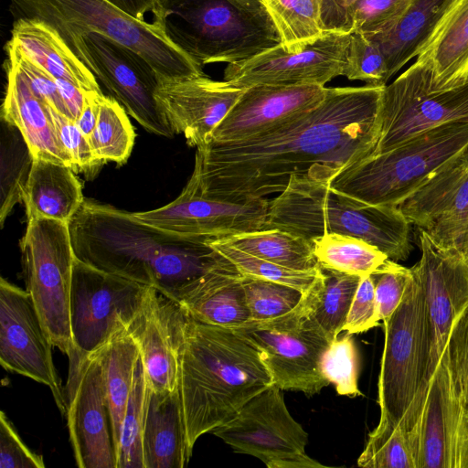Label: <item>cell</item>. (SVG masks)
Returning a JSON list of instances; mask_svg holds the SVG:
<instances>
[{
	"label": "cell",
	"instance_id": "6da1fadb",
	"mask_svg": "<svg viewBox=\"0 0 468 468\" xmlns=\"http://www.w3.org/2000/svg\"><path fill=\"white\" fill-rule=\"evenodd\" d=\"M384 87L327 88L318 105L263 133L233 143L208 141L197 148L184 190L239 201L281 193L292 176L330 182L374 153Z\"/></svg>",
	"mask_w": 468,
	"mask_h": 468
},
{
	"label": "cell",
	"instance_id": "7a4b0ae2",
	"mask_svg": "<svg viewBox=\"0 0 468 468\" xmlns=\"http://www.w3.org/2000/svg\"><path fill=\"white\" fill-rule=\"evenodd\" d=\"M69 229L77 259L179 303L206 275L238 271L207 239L164 230L96 201L84 199Z\"/></svg>",
	"mask_w": 468,
	"mask_h": 468
},
{
	"label": "cell",
	"instance_id": "3957f363",
	"mask_svg": "<svg viewBox=\"0 0 468 468\" xmlns=\"http://www.w3.org/2000/svg\"><path fill=\"white\" fill-rule=\"evenodd\" d=\"M274 385L255 346L232 328L190 317L179 355V392L187 448L227 423L251 398Z\"/></svg>",
	"mask_w": 468,
	"mask_h": 468
},
{
	"label": "cell",
	"instance_id": "277c9868",
	"mask_svg": "<svg viewBox=\"0 0 468 468\" xmlns=\"http://www.w3.org/2000/svg\"><path fill=\"white\" fill-rule=\"evenodd\" d=\"M329 181L292 176L270 201L262 229H278L309 240L328 233L352 236L394 261L410 256V223L397 206H372L333 188Z\"/></svg>",
	"mask_w": 468,
	"mask_h": 468
},
{
	"label": "cell",
	"instance_id": "5b68a950",
	"mask_svg": "<svg viewBox=\"0 0 468 468\" xmlns=\"http://www.w3.org/2000/svg\"><path fill=\"white\" fill-rule=\"evenodd\" d=\"M168 37L196 63L242 62L282 44L262 0H161Z\"/></svg>",
	"mask_w": 468,
	"mask_h": 468
},
{
	"label": "cell",
	"instance_id": "8992f818",
	"mask_svg": "<svg viewBox=\"0 0 468 468\" xmlns=\"http://www.w3.org/2000/svg\"><path fill=\"white\" fill-rule=\"evenodd\" d=\"M18 17L51 26L68 44L90 32L113 38L143 56L157 80L204 74L167 36L165 27L136 19L108 0H11Z\"/></svg>",
	"mask_w": 468,
	"mask_h": 468
},
{
	"label": "cell",
	"instance_id": "52a82bcc",
	"mask_svg": "<svg viewBox=\"0 0 468 468\" xmlns=\"http://www.w3.org/2000/svg\"><path fill=\"white\" fill-rule=\"evenodd\" d=\"M468 148V123L420 133L337 174L330 186L362 203L398 206Z\"/></svg>",
	"mask_w": 468,
	"mask_h": 468
},
{
	"label": "cell",
	"instance_id": "ba28073f",
	"mask_svg": "<svg viewBox=\"0 0 468 468\" xmlns=\"http://www.w3.org/2000/svg\"><path fill=\"white\" fill-rule=\"evenodd\" d=\"M410 270L400 304L382 321L385 336L378 383L380 414L399 423L407 432L419 414L429 383L424 297Z\"/></svg>",
	"mask_w": 468,
	"mask_h": 468
},
{
	"label": "cell",
	"instance_id": "9c48e42d",
	"mask_svg": "<svg viewBox=\"0 0 468 468\" xmlns=\"http://www.w3.org/2000/svg\"><path fill=\"white\" fill-rule=\"evenodd\" d=\"M20 248L26 290L53 346L69 358L76 351L69 318L76 257L69 222L48 218L28 221Z\"/></svg>",
	"mask_w": 468,
	"mask_h": 468
},
{
	"label": "cell",
	"instance_id": "30bf717a",
	"mask_svg": "<svg viewBox=\"0 0 468 468\" xmlns=\"http://www.w3.org/2000/svg\"><path fill=\"white\" fill-rule=\"evenodd\" d=\"M149 288L75 258L69 318L76 351L69 362L86 360L128 330Z\"/></svg>",
	"mask_w": 468,
	"mask_h": 468
},
{
	"label": "cell",
	"instance_id": "8fae6325",
	"mask_svg": "<svg viewBox=\"0 0 468 468\" xmlns=\"http://www.w3.org/2000/svg\"><path fill=\"white\" fill-rule=\"evenodd\" d=\"M458 122L468 123V78L452 87L433 88L428 71L415 61L383 89L379 138L371 155L431 129Z\"/></svg>",
	"mask_w": 468,
	"mask_h": 468
},
{
	"label": "cell",
	"instance_id": "7c38bea8",
	"mask_svg": "<svg viewBox=\"0 0 468 468\" xmlns=\"http://www.w3.org/2000/svg\"><path fill=\"white\" fill-rule=\"evenodd\" d=\"M258 349L274 385L307 396L328 386L321 360L330 342L303 314L300 303L290 313L232 328Z\"/></svg>",
	"mask_w": 468,
	"mask_h": 468
},
{
	"label": "cell",
	"instance_id": "4fadbf2b",
	"mask_svg": "<svg viewBox=\"0 0 468 468\" xmlns=\"http://www.w3.org/2000/svg\"><path fill=\"white\" fill-rule=\"evenodd\" d=\"M68 46L145 130L169 138L175 135L154 97L157 74L143 56L98 32Z\"/></svg>",
	"mask_w": 468,
	"mask_h": 468
},
{
	"label": "cell",
	"instance_id": "5bb4252c",
	"mask_svg": "<svg viewBox=\"0 0 468 468\" xmlns=\"http://www.w3.org/2000/svg\"><path fill=\"white\" fill-rule=\"evenodd\" d=\"M407 433L416 468H468V407L454 383L445 350Z\"/></svg>",
	"mask_w": 468,
	"mask_h": 468
},
{
	"label": "cell",
	"instance_id": "9a60e30c",
	"mask_svg": "<svg viewBox=\"0 0 468 468\" xmlns=\"http://www.w3.org/2000/svg\"><path fill=\"white\" fill-rule=\"evenodd\" d=\"M52 343L27 290L0 281V363L6 370L48 386L60 412L67 401L56 371Z\"/></svg>",
	"mask_w": 468,
	"mask_h": 468
},
{
	"label": "cell",
	"instance_id": "2e32d148",
	"mask_svg": "<svg viewBox=\"0 0 468 468\" xmlns=\"http://www.w3.org/2000/svg\"><path fill=\"white\" fill-rule=\"evenodd\" d=\"M419 230L421 255L411 268L424 297L430 380L455 320L468 304V264L457 248L441 245Z\"/></svg>",
	"mask_w": 468,
	"mask_h": 468
},
{
	"label": "cell",
	"instance_id": "e0dca14e",
	"mask_svg": "<svg viewBox=\"0 0 468 468\" xmlns=\"http://www.w3.org/2000/svg\"><path fill=\"white\" fill-rule=\"evenodd\" d=\"M350 33L324 31L300 50L291 51L282 44L250 59L228 64L223 80L246 89L254 85L324 86L343 76Z\"/></svg>",
	"mask_w": 468,
	"mask_h": 468
},
{
	"label": "cell",
	"instance_id": "ac0fdd59",
	"mask_svg": "<svg viewBox=\"0 0 468 468\" xmlns=\"http://www.w3.org/2000/svg\"><path fill=\"white\" fill-rule=\"evenodd\" d=\"M69 440L80 468H117L111 415L99 354L69 362L64 390Z\"/></svg>",
	"mask_w": 468,
	"mask_h": 468
},
{
	"label": "cell",
	"instance_id": "d6986e66",
	"mask_svg": "<svg viewBox=\"0 0 468 468\" xmlns=\"http://www.w3.org/2000/svg\"><path fill=\"white\" fill-rule=\"evenodd\" d=\"M211 433L235 452L252 455L268 467L293 454L305 453L308 435L287 409L282 389L272 385Z\"/></svg>",
	"mask_w": 468,
	"mask_h": 468
},
{
	"label": "cell",
	"instance_id": "ffe728a7",
	"mask_svg": "<svg viewBox=\"0 0 468 468\" xmlns=\"http://www.w3.org/2000/svg\"><path fill=\"white\" fill-rule=\"evenodd\" d=\"M270 200L265 197L229 201L184 189L172 202L148 211L134 212L142 221L182 236L214 239L264 228Z\"/></svg>",
	"mask_w": 468,
	"mask_h": 468
},
{
	"label": "cell",
	"instance_id": "44dd1931",
	"mask_svg": "<svg viewBox=\"0 0 468 468\" xmlns=\"http://www.w3.org/2000/svg\"><path fill=\"white\" fill-rule=\"evenodd\" d=\"M189 314L177 302L150 287L128 328L140 351L150 388L158 393L179 387V355Z\"/></svg>",
	"mask_w": 468,
	"mask_h": 468
},
{
	"label": "cell",
	"instance_id": "7402d4cb",
	"mask_svg": "<svg viewBox=\"0 0 468 468\" xmlns=\"http://www.w3.org/2000/svg\"><path fill=\"white\" fill-rule=\"evenodd\" d=\"M244 90L205 74L158 80L154 97L175 134L190 146L207 144Z\"/></svg>",
	"mask_w": 468,
	"mask_h": 468
},
{
	"label": "cell",
	"instance_id": "603a6c76",
	"mask_svg": "<svg viewBox=\"0 0 468 468\" xmlns=\"http://www.w3.org/2000/svg\"><path fill=\"white\" fill-rule=\"evenodd\" d=\"M397 207L436 242L457 248L468 223V148Z\"/></svg>",
	"mask_w": 468,
	"mask_h": 468
},
{
	"label": "cell",
	"instance_id": "cb8c5ba5",
	"mask_svg": "<svg viewBox=\"0 0 468 468\" xmlns=\"http://www.w3.org/2000/svg\"><path fill=\"white\" fill-rule=\"evenodd\" d=\"M326 90L316 84L246 88L208 141L233 143L263 133L318 105Z\"/></svg>",
	"mask_w": 468,
	"mask_h": 468
},
{
	"label": "cell",
	"instance_id": "d4e9b609",
	"mask_svg": "<svg viewBox=\"0 0 468 468\" xmlns=\"http://www.w3.org/2000/svg\"><path fill=\"white\" fill-rule=\"evenodd\" d=\"M6 76L1 117L22 133L34 159H44L72 168L69 154L61 145L48 105L31 90L24 76L9 61L4 65Z\"/></svg>",
	"mask_w": 468,
	"mask_h": 468
},
{
	"label": "cell",
	"instance_id": "484cf974",
	"mask_svg": "<svg viewBox=\"0 0 468 468\" xmlns=\"http://www.w3.org/2000/svg\"><path fill=\"white\" fill-rule=\"evenodd\" d=\"M433 88L468 78V0H453L417 56Z\"/></svg>",
	"mask_w": 468,
	"mask_h": 468
},
{
	"label": "cell",
	"instance_id": "4316f807",
	"mask_svg": "<svg viewBox=\"0 0 468 468\" xmlns=\"http://www.w3.org/2000/svg\"><path fill=\"white\" fill-rule=\"evenodd\" d=\"M11 40L43 69L56 79L70 82L85 93H101L98 80L60 35L37 18L18 17Z\"/></svg>",
	"mask_w": 468,
	"mask_h": 468
},
{
	"label": "cell",
	"instance_id": "83f0119b",
	"mask_svg": "<svg viewBox=\"0 0 468 468\" xmlns=\"http://www.w3.org/2000/svg\"><path fill=\"white\" fill-rule=\"evenodd\" d=\"M144 468H183L191 454L179 388L158 393L150 388L143 435Z\"/></svg>",
	"mask_w": 468,
	"mask_h": 468
},
{
	"label": "cell",
	"instance_id": "f1b7e54d",
	"mask_svg": "<svg viewBox=\"0 0 468 468\" xmlns=\"http://www.w3.org/2000/svg\"><path fill=\"white\" fill-rule=\"evenodd\" d=\"M74 173L70 166L34 159L23 197L27 222L70 220L84 201L82 186Z\"/></svg>",
	"mask_w": 468,
	"mask_h": 468
},
{
	"label": "cell",
	"instance_id": "f546056e",
	"mask_svg": "<svg viewBox=\"0 0 468 468\" xmlns=\"http://www.w3.org/2000/svg\"><path fill=\"white\" fill-rule=\"evenodd\" d=\"M239 271H218L206 275L180 302L194 320L236 328L251 320Z\"/></svg>",
	"mask_w": 468,
	"mask_h": 468
},
{
	"label": "cell",
	"instance_id": "4dcf8cb0",
	"mask_svg": "<svg viewBox=\"0 0 468 468\" xmlns=\"http://www.w3.org/2000/svg\"><path fill=\"white\" fill-rule=\"evenodd\" d=\"M453 0H412L389 29L365 35L381 49L391 78L417 57Z\"/></svg>",
	"mask_w": 468,
	"mask_h": 468
},
{
	"label": "cell",
	"instance_id": "1f68e13d",
	"mask_svg": "<svg viewBox=\"0 0 468 468\" xmlns=\"http://www.w3.org/2000/svg\"><path fill=\"white\" fill-rule=\"evenodd\" d=\"M360 279L319 264L314 281L303 292L300 302L303 316L330 343L343 331Z\"/></svg>",
	"mask_w": 468,
	"mask_h": 468
},
{
	"label": "cell",
	"instance_id": "d6a6232c",
	"mask_svg": "<svg viewBox=\"0 0 468 468\" xmlns=\"http://www.w3.org/2000/svg\"><path fill=\"white\" fill-rule=\"evenodd\" d=\"M98 354L118 462L122 421L133 388L140 351L134 338L126 330L114 336Z\"/></svg>",
	"mask_w": 468,
	"mask_h": 468
},
{
	"label": "cell",
	"instance_id": "836d02e7",
	"mask_svg": "<svg viewBox=\"0 0 468 468\" xmlns=\"http://www.w3.org/2000/svg\"><path fill=\"white\" fill-rule=\"evenodd\" d=\"M223 239L242 251L292 270L312 271L319 265L313 241L285 230L260 229Z\"/></svg>",
	"mask_w": 468,
	"mask_h": 468
},
{
	"label": "cell",
	"instance_id": "e575fe53",
	"mask_svg": "<svg viewBox=\"0 0 468 468\" xmlns=\"http://www.w3.org/2000/svg\"><path fill=\"white\" fill-rule=\"evenodd\" d=\"M0 225L14 207L23 201L34 157L16 126L1 117Z\"/></svg>",
	"mask_w": 468,
	"mask_h": 468
},
{
	"label": "cell",
	"instance_id": "d590c367",
	"mask_svg": "<svg viewBox=\"0 0 468 468\" xmlns=\"http://www.w3.org/2000/svg\"><path fill=\"white\" fill-rule=\"evenodd\" d=\"M312 241L320 265L347 274L371 275L388 259L377 247L352 236L328 233Z\"/></svg>",
	"mask_w": 468,
	"mask_h": 468
},
{
	"label": "cell",
	"instance_id": "8d00e7d4",
	"mask_svg": "<svg viewBox=\"0 0 468 468\" xmlns=\"http://www.w3.org/2000/svg\"><path fill=\"white\" fill-rule=\"evenodd\" d=\"M134 138L125 109L114 98L101 94L97 124L89 137L94 156L102 164H123L131 155Z\"/></svg>",
	"mask_w": 468,
	"mask_h": 468
},
{
	"label": "cell",
	"instance_id": "74e56055",
	"mask_svg": "<svg viewBox=\"0 0 468 468\" xmlns=\"http://www.w3.org/2000/svg\"><path fill=\"white\" fill-rule=\"evenodd\" d=\"M284 48L300 50L324 31L320 0H262Z\"/></svg>",
	"mask_w": 468,
	"mask_h": 468
},
{
	"label": "cell",
	"instance_id": "f35d334b",
	"mask_svg": "<svg viewBox=\"0 0 468 468\" xmlns=\"http://www.w3.org/2000/svg\"><path fill=\"white\" fill-rule=\"evenodd\" d=\"M357 465L365 468H416L407 431L399 423L380 414L378 424L368 434Z\"/></svg>",
	"mask_w": 468,
	"mask_h": 468
},
{
	"label": "cell",
	"instance_id": "ab89813d",
	"mask_svg": "<svg viewBox=\"0 0 468 468\" xmlns=\"http://www.w3.org/2000/svg\"><path fill=\"white\" fill-rule=\"evenodd\" d=\"M150 387L143 363H137L133 385L122 421L117 468H144L143 435Z\"/></svg>",
	"mask_w": 468,
	"mask_h": 468
},
{
	"label": "cell",
	"instance_id": "60d3db41",
	"mask_svg": "<svg viewBox=\"0 0 468 468\" xmlns=\"http://www.w3.org/2000/svg\"><path fill=\"white\" fill-rule=\"evenodd\" d=\"M207 242L244 276L286 284L305 292L317 274L318 267L312 271L292 270L242 251L223 238Z\"/></svg>",
	"mask_w": 468,
	"mask_h": 468
},
{
	"label": "cell",
	"instance_id": "b9f144b4",
	"mask_svg": "<svg viewBox=\"0 0 468 468\" xmlns=\"http://www.w3.org/2000/svg\"><path fill=\"white\" fill-rule=\"evenodd\" d=\"M252 321L282 316L301 302L303 292L294 287L262 279L241 276Z\"/></svg>",
	"mask_w": 468,
	"mask_h": 468
},
{
	"label": "cell",
	"instance_id": "7bdbcfd3",
	"mask_svg": "<svg viewBox=\"0 0 468 468\" xmlns=\"http://www.w3.org/2000/svg\"><path fill=\"white\" fill-rule=\"evenodd\" d=\"M352 335L346 332L333 340L321 360L324 377L335 385L339 395L347 397L362 395L358 388L359 356Z\"/></svg>",
	"mask_w": 468,
	"mask_h": 468
},
{
	"label": "cell",
	"instance_id": "ee69618b",
	"mask_svg": "<svg viewBox=\"0 0 468 468\" xmlns=\"http://www.w3.org/2000/svg\"><path fill=\"white\" fill-rule=\"evenodd\" d=\"M343 76L373 86H386L390 79L379 47L358 31L350 33Z\"/></svg>",
	"mask_w": 468,
	"mask_h": 468
},
{
	"label": "cell",
	"instance_id": "f6af8a7d",
	"mask_svg": "<svg viewBox=\"0 0 468 468\" xmlns=\"http://www.w3.org/2000/svg\"><path fill=\"white\" fill-rule=\"evenodd\" d=\"M412 0H356L350 8L346 33L373 35L391 28Z\"/></svg>",
	"mask_w": 468,
	"mask_h": 468
},
{
	"label": "cell",
	"instance_id": "bcb514c9",
	"mask_svg": "<svg viewBox=\"0 0 468 468\" xmlns=\"http://www.w3.org/2000/svg\"><path fill=\"white\" fill-rule=\"evenodd\" d=\"M48 108L58 140L71 158L72 169L87 177L93 176L103 164L94 156L88 137L73 120L50 106Z\"/></svg>",
	"mask_w": 468,
	"mask_h": 468
},
{
	"label": "cell",
	"instance_id": "7dc6e473",
	"mask_svg": "<svg viewBox=\"0 0 468 468\" xmlns=\"http://www.w3.org/2000/svg\"><path fill=\"white\" fill-rule=\"evenodd\" d=\"M410 276V268L389 259L371 274L380 321L389 317L399 307Z\"/></svg>",
	"mask_w": 468,
	"mask_h": 468
},
{
	"label": "cell",
	"instance_id": "c3c4849f",
	"mask_svg": "<svg viewBox=\"0 0 468 468\" xmlns=\"http://www.w3.org/2000/svg\"><path fill=\"white\" fill-rule=\"evenodd\" d=\"M445 352L454 383L468 407V304L451 329Z\"/></svg>",
	"mask_w": 468,
	"mask_h": 468
},
{
	"label": "cell",
	"instance_id": "681fc988",
	"mask_svg": "<svg viewBox=\"0 0 468 468\" xmlns=\"http://www.w3.org/2000/svg\"><path fill=\"white\" fill-rule=\"evenodd\" d=\"M379 322L373 279L371 275L361 277L343 331L360 334L378 326Z\"/></svg>",
	"mask_w": 468,
	"mask_h": 468
},
{
	"label": "cell",
	"instance_id": "f907efd6",
	"mask_svg": "<svg viewBox=\"0 0 468 468\" xmlns=\"http://www.w3.org/2000/svg\"><path fill=\"white\" fill-rule=\"evenodd\" d=\"M43 457L23 442L4 411L0 413V468H44Z\"/></svg>",
	"mask_w": 468,
	"mask_h": 468
},
{
	"label": "cell",
	"instance_id": "816d5d0a",
	"mask_svg": "<svg viewBox=\"0 0 468 468\" xmlns=\"http://www.w3.org/2000/svg\"><path fill=\"white\" fill-rule=\"evenodd\" d=\"M356 0H320L324 31L346 33L348 14Z\"/></svg>",
	"mask_w": 468,
	"mask_h": 468
},
{
	"label": "cell",
	"instance_id": "f5cc1de1",
	"mask_svg": "<svg viewBox=\"0 0 468 468\" xmlns=\"http://www.w3.org/2000/svg\"><path fill=\"white\" fill-rule=\"evenodd\" d=\"M57 82L70 117L76 122L86 104L87 93L69 81L57 79Z\"/></svg>",
	"mask_w": 468,
	"mask_h": 468
},
{
	"label": "cell",
	"instance_id": "db71d44e",
	"mask_svg": "<svg viewBox=\"0 0 468 468\" xmlns=\"http://www.w3.org/2000/svg\"><path fill=\"white\" fill-rule=\"evenodd\" d=\"M101 94L103 93L93 92L87 94L86 104L75 122L88 139L93 133L97 124L99 116V98Z\"/></svg>",
	"mask_w": 468,
	"mask_h": 468
},
{
	"label": "cell",
	"instance_id": "11a10c76",
	"mask_svg": "<svg viewBox=\"0 0 468 468\" xmlns=\"http://www.w3.org/2000/svg\"><path fill=\"white\" fill-rule=\"evenodd\" d=\"M269 468H311L324 467V465L311 459L306 453L293 454L271 463Z\"/></svg>",
	"mask_w": 468,
	"mask_h": 468
},
{
	"label": "cell",
	"instance_id": "9f6ffc18",
	"mask_svg": "<svg viewBox=\"0 0 468 468\" xmlns=\"http://www.w3.org/2000/svg\"><path fill=\"white\" fill-rule=\"evenodd\" d=\"M457 249L460 250L468 264V223Z\"/></svg>",
	"mask_w": 468,
	"mask_h": 468
}]
</instances>
